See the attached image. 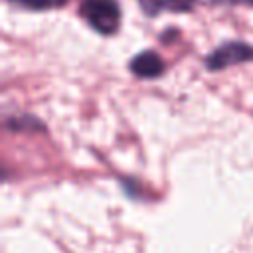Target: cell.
Masks as SVG:
<instances>
[{
    "instance_id": "2",
    "label": "cell",
    "mask_w": 253,
    "mask_h": 253,
    "mask_svg": "<svg viewBox=\"0 0 253 253\" xmlns=\"http://www.w3.org/2000/svg\"><path fill=\"white\" fill-rule=\"evenodd\" d=\"M241 63H253V43H247L243 40H227L204 57V67L211 73Z\"/></svg>"
},
{
    "instance_id": "6",
    "label": "cell",
    "mask_w": 253,
    "mask_h": 253,
    "mask_svg": "<svg viewBox=\"0 0 253 253\" xmlns=\"http://www.w3.org/2000/svg\"><path fill=\"white\" fill-rule=\"evenodd\" d=\"M6 128L8 130H18V132H32V130H45L43 128V123L40 119H36L34 115H14V117H8L4 121Z\"/></svg>"
},
{
    "instance_id": "4",
    "label": "cell",
    "mask_w": 253,
    "mask_h": 253,
    "mask_svg": "<svg viewBox=\"0 0 253 253\" xmlns=\"http://www.w3.org/2000/svg\"><path fill=\"white\" fill-rule=\"evenodd\" d=\"M200 0H136L140 12L146 18H158L162 14H190Z\"/></svg>"
},
{
    "instance_id": "5",
    "label": "cell",
    "mask_w": 253,
    "mask_h": 253,
    "mask_svg": "<svg viewBox=\"0 0 253 253\" xmlns=\"http://www.w3.org/2000/svg\"><path fill=\"white\" fill-rule=\"evenodd\" d=\"M71 0H6L8 6H12L14 10H22V12H53V10H61L69 4Z\"/></svg>"
},
{
    "instance_id": "3",
    "label": "cell",
    "mask_w": 253,
    "mask_h": 253,
    "mask_svg": "<svg viewBox=\"0 0 253 253\" xmlns=\"http://www.w3.org/2000/svg\"><path fill=\"white\" fill-rule=\"evenodd\" d=\"M128 71L136 79H158L166 73V61L154 49H142L128 61Z\"/></svg>"
},
{
    "instance_id": "7",
    "label": "cell",
    "mask_w": 253,
    "mask_h": 253,
    "mask_svg": "<svg viewBox=\"0 0 253 253\" xmlns=\"http://www.w3.org/2000/svg\"><path fill=\"white\" fill-rule=\"evenodd\" d=\"M210 6H217V8H233V6H247L253 8V0H208Z\"/></svg>"
},
{
    "instance_id": "1",
    "label": "cell",
    "mask_w": 253,
    "mask_h": 253,
    "mask_svg": "<svg viewBox=\"0 0 253 253\" xmlns=\"http://www.w3.org/2000/svg\"><path fill=\"white\" fill-rule=\"evenodd\" d=\"M77 14L103 38L115 36L123 26V8L119 0H79Z\"/></svg>"
}]
</instances>
